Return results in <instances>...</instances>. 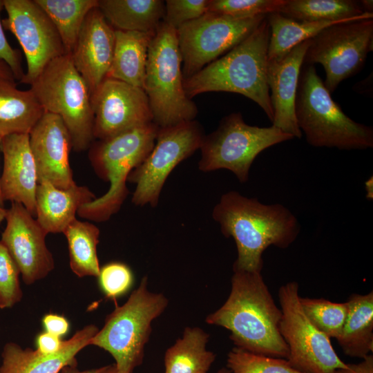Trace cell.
<instances>
[{"instance_id":"obj_28","label":"cell","mask_w":373,"mask_h":373,"mask_svg":"<svg viewBox=\"0 0 373 373\" xmlns=\"http://www.w3.org/2000/svg\"><path fill=\"white\" fill-rule=\"evenodd\" d=\"M278 12L303 22L349 21L372 19L364 13L358 1L353 0H285Z\"/></svg>"},{"instance_id":"obj_36","label":"cell","mask_w":373,"mask_h":373,"mask_svg":"<svg viewBox=\"0 0 373 373\" xmlns=\"http://www.w3.org/2000/svg\"><path fill=\"white\" fill-rule=\"evenodd\" d=\"M98 278L103 292L112 299L126 293L133 283L129 267L119 262H110L100 268Z\"/></svg>"},{"instance_id":"obj_16","label":"cell","mask_w":373,"mask_h":373,"mask_svg":"<svg viewBox=\"0 0 373 373\" xmlns=\"http://www.w3.org/2000/svg\"><path fill=\"white\" fill-rule=\"evenodd\" d=\"M1 242L19 267L28 285L44 278L55 268L53 256L46 244L48 233L21 204L12 202Z\"/></svg>"},{"instance_id":"obj_38","label":"cell","mask_w":373,"mask_h":373,"mask_svg":"<svg viewBox=\"0 0 373 373\" xmlns=\"http://www.w3.org/2000/svg\"><path fill=\"white\" fill-rule=\"evenodd\" d=\"M3 8V1L0 0V15ZM0 59L3 60L10 68L15 79L19 82L22 80L25 72L22 67L21 54L18 49L13 48L4 34L0 18Z\"/></svg>"},{"instance_id":"obj_5","label":"cell","mask_w":373,"mask_h":373,"mask_svg":"<svg viewBox=\"0 0 373 373\" xmlns=\"http://www.w3.org/2000/svg\"><path fill=\"white\" fill-rule=\"evenodd\" d=\"M298 126L309 144L341 150L373 147V128L358 123L332 98L313 65L302 66L295 103Z\"/></svg>"},{"instance_id":"obj_26","label":"cell","mask_w":373,"mask_h":373,"mask_svg":"<svg viewBox=\"0 0 373 373\" xmlns=\"http://www.w3.org/2000/svg\"><path fill=\"white\" fill-rule=\"evenodd\" d=\"M98 8L117 30L155 32L164 15L161 0H99Z\"/></svg>"},{"instance_id":"obj_43","label":"cell","mask_w":373,"mask_h":373,"mask_svg":"<svg viewBox=\"0 0 373 373\" xmlns=\"http://www.w3.org/2000/svg\"><path fill=\"white\" fill-rule=\"evenodd\" d=\"M0 77L15 81L10 67L1 59H0Z\"/></svg>"},{"instance_id":"obj_40","label":"cell","mask_w":373,"mask_h":373,"mask_svg":"<svg viewBox=\"0 0 373 373\" xmlns=\"http://www.w3.org/2000/svg\"><path fill=\"white\" fill-rule=\"evenodd\" d=\"M63 341L59 337L48 332L41 333L37 338V350L45 354L57 352L61 347Z\"/></svg>"},{"instance_id":"obj_46","label":"cell","mask_w":373,"mask_h":373,"mask_svg":"<svg viewBox=\"0 0 373 373\" xmlns=\"http://www.w3.org/2000/svg\"><path fill=\"white\" fill-rule=\"evenodd\" d=\"M100 373H119L115 364L106 365Z\"/></svg>"},{"instance_id":"obj_35","label":"cell","mask_w":373,"mask_h":373,"mask_svg":"<svg viewBox=\"0 0 373 373\" xmlns=\"http://www.w3.org/2000/svg\"><path fill=\"white\" fill-rule=\"evenodd\" d=\"M19 275L18 266L0 241V309L11 308L21 301Z\"/></svg>"},{"instance_id":"obj_2","label":"cell","mask_w":373,"mask_h":373,"mask_svg":"<svg viewBox=\"0 0 373 373\" xmlns=\"http://www.w3.org/2000/svg\"><path fill=\"white\" fill-rule=\"evenodd\" d=\"M230 294L205 321L230 332L236 347L287 359L289 349L279 325L282 317L261 271L233 270Z\"/></svg>"},{"instance_id":"obj_6","label":"cell","mask_w":373,"mask_h":373,"mask_svg":"<svg viewBox=\"0 0 373 373\" xmlns=\"http://www.w3.org/2000/svg\"><path fill=\"white\" fill-rule=\"evenodd\" d=\"M177 29L162 21L147 55L144 90L159 128L194 120L198 108L184 88Z\"/></svg>"},{"instance_id":"obj_22","label":"cell","mask_w":373,"mask_h":373,"mask_svg":"<svg viewBox=\"0 0 373 373\" xmlns=\"http://www.w3.org/2000/svg\"><path fill=\"white\" fill-rule=\"evenodd\" d=\"M96 198L86 186L62 189L41 180L36 190L35 218L48 233H63L76 219L79 209Z\"/></svg>"},{"instance_id":"obj_49","label":"cell","mask_w":373,"mask_h":373,"mask_svg":"<svg viewBox=\"0 0 373 373\" xmlns=\"http://www.w3.org/2000/svg\"><path fill=\"white\" fill-rule=\"evenodd\" d=\"M216 373H230V372L227 367H222L218 370Z\"/></svg>"},{"instance_id":"obj_17","label":"cell","mask_w":373,"mask_h":373,"mask_svg":"<svg viewBox=\"0 0 373 373\" xmlns=\"http://www.w3.org/2000/svg\"><path fill=\"white\" fill-rule=\"evenodd\" d=\"M29 142L38 182L47 180L62 189L77 184L69 162L71 136L59 116L45 112L30 132Z\"/></svg>"},{"instance_id":"obj_19","label":"cell","mask_w":373,"mask_h":373,"mask_svg":"<svg viewBox=\"0 0 373 373\" xmlns=\"http://www.w3.org/2000/svg\"><path fill=\"white\" fill-rule=\"evenodd\" d=\"M310 39L294 47L279 59L267 61V79L274 112L272 125L300 138L295 114L298 79Z\"/></svg>"},{"instance_id":"obj_48","label":"cell","mask_w":373,"mask_h":373,"mask_svg":"<svg viewBox=\"0 0 373 373\" xmlns=\"http://www.w3.org/2000/svg\"><path fill=\"white\" fill-rule=\"evenodd\" d=\"M1 137H0V151H1ZM0 206L4 207V201L2 198L1 188H0Z\"/></svg>"},{"instance_id":"obj_3","label":"cell","mask_w":373,"mask_h":373,"mask_svg":"<svg viewBox=\"0 0 373 373\" xmlns=\"http://www.w3.org/2000/svg\"><path fill=\"white\" fill-rule=\"evenodd\" d=\"M269 27L267 17L245 40L226 54L184 79L191 99L207 92H229L256 102L272 122L274 112L267 79Z\"/></svg>"},{"instance_id":"obj_34","label":"cell","mask_w":373,"mask_h":373,"mask_svg":"<svg viewBox=\"0 0 373 373\" xmlns=\"http://www.w3.org/2000/svg\"><path fill=\"white\" fill-rule=\"evenodd\" d=\"M285 0H209L208 11L234 18L278 12Z\"/></svg>"},{"instance_id":"obj_23","label":"cell","mask_w":373,"mask_h":373,"mask_svg":"<svg viewBox=\"0 0 373 373\" xmlns=\"http://www.w3.org/2000/svg\"><path fill=\"white\" fill-rule=\"evenodd\" d=\"M155 32L115 30L114 53L106 78L144 89L148 50Z\"/></svg>"},{"instance_id":"obj_10","label":"cell","mask_w":373,"mask_h":373,"mask_svg":"<svg viewBox=\"0 0 373 373\" xmlns=\"http://www.w3.org/2000/svg\"><path fill=\"white\" fill-rule=\"evenodd\" d=\"M372 19L332 25L310 39L303 64L323 66V83L331 94L341 82L363 68L368 52L372 51Z\"/></svg>"},{"instance_id":"obj_11","label":"cell","mask_w":373,"mask_h":373,"mask_svg":"<svg viewBox=\"0 0 373 373\" xmlns=\"http://www.w3.org/2000/svg\"><path fill=\"white\" fill-rule=\"evenodd\" d=\"M204 135L195 119L159 128L152 151L128 176L127 182L135 184L132 202L155 207L168 176L179 163L200 149Z\"/></svg>"},{"instance_id":"obj_39","label":"cell","mask_w":373,"mask_h":373,"mask_svg":"<svg viewBox=\"0 0 373 373\" xmlns=\"http://www.w3.org/2000/svg\"><path fill=\"white\" fill-rule=\"evenodd\" d=\"M43 325L46 332L60 336L65 335L69 329L68 320L55 314H48L42 319Z\"/></svg>"},{"instance_id":"obj_42","label":"cell","mask_w":373,"mask_h":373,"mask_svg":"<svg viewBox=\"0 0 373 373\" xmlns=\"http://www.w3.org/2000/svg\"><path fill=\"white\" fill-rule=\"evenodd\" d=\"M104 367L95 369L79 370L77 365H68L64 367L59 373H100Z\"/></svg>"},{"instance_id":"obj_15","label":"cell","mask_w":373,"mask_h":373,"mask_svg":"<svg viewBox=\"0 0 373 373\" xmlns=\"http://www.w3.org/2000/svg\"><path fill=\"white\" fill-rule=\"evenodd\" d=\"M95 140H104L153 122L144 89L105 78L90 95Z\"/></svg>"},{"instance_id":"obj_21","label":"cell","mask_w":373,"mask_h":373,"mask_svg":"<svg viewBox=\"0 0 373 373\" xmlns=\"http://www.w3.org/2000/svg\"><path fill=\"white\" fill-rule=\"evenodd\" d=\"M98 331L95 325H88L63 341L57 352L50 354L8 342L1 352L0 373H59L66 366L77 365L76 355L89 345Z\"/></svg>"},{"instance_id":"obj_4","label":"cell","mask_w":373,"mask_h":373,"mask_svg":"<svg viewBox=\"0 0 373 373\" xmlns=\"http://www.w3.org/2000/svg\"><path fill=\"white\" fill-rule=\"evenodd\" d=\"M159 127L153 122L136 127L113 137L93 141L88 159L96 175L108 182V191L82 206L77 215L95 222H104L117 213L126 199L129 173L152 151Z\"/></svg>"},{"instance_id":"obj_7","label":"cell","mask_w":373,"mask_h":373,"mask_svg":"<svg viewBox=\"0 0 373 373\" xmlns=\"http://www.w3.org/2000/svg\"><path fill=\"white\" fill-rule=\"evenodd\" d=\"M147 286L144 276L127 301L106 316L104 327L89 343L112 355L119 373H132L142 363L151 323L168 305L162 294L152 292Z\"/></svg>"},{"instance_id":"obj_33","label":"cell","mask_w":373,"mask_h":373,"mask_svg":"<svg viewBox=\"0 0 373 373\" xmlns=\"http://www.w3.org/2000/svg\"><path fill=\"white\" fill-rule=\"evenodd\" d=\"M230 373H303L294 368L285 358L272 357L233 347L227 354Z\"/></svg>"},{"instance_id":"obj_9","label":"cell","mask_w":373,"mask_h":373,"mask_svg":"<svg viewBox=\"0 0 373 373\" xmlns=\"http://www.w3.org/2000/svg\"><path fill=\"white\" fill-rule=\"evenodd\" d=\"M293 138L273 125H249L240 113H232L220 120L214 131L204 135L198 169L203 172L229 170L244 183L248 181L251 166L262 151Z\"/></svg>"},{"instance_id":"obj_8","label":"cell","mask_w":373,"mask_h":373,"mask_svg":"<svg viewBox=\"0 0 373 373\" xmlns=\"http://www.w3.org/2000/svg\"><path fill=\"white\" fill-rule=\"evenodd\" d=\"M30 86L44 111L59 116L64 122L73 149L77 153L88 149L95 140L90 93L70 54L51 61Z\"/></svg>"},{"instance_id":"obj_47","label":"cell","mask_w":373,"mask_h":373,"mask_svg":"<svg viewBox=\"0 0 373 373\" xmlns=\"http://www.w3.org/2000/svg\"><path fill=\"white\" fill-rule=\"evenodd\" d=\"M7 209L0 206V224L6 219Z\"/></svg>"},{"instance_id":"obj_27","label":"cell","mask_w":373,"mask_h":373,"mask_svg":"<svg viewBox=\"0 0 373 373\" xmlns=\"http://www.w3.org/2000/svg\"><path fill=\"white\" fill-rule=\"evenodd\" d=\"M209 335L200 327H186L164 354V373H207L216 355L206 349Z\"/></svg>"},{"instance_id":"obj_37","label":"cell","mask_w":373,"mask_h":373,"mask_svg":"<svg viewBox=\"0 0 373 373\" xmlns=\"http://www.w3.org/2000/svg\"><path fill=\"white\" fill-rule=\"evenodd\" d=\"M209 0H166L162 21L178 29L207 12Z\"/></svg>"},{"instance_id":"obj_31","label":"cell","mask_w":373,"mask_h":373,"mask_svg":"<svg viewBox=\"0 0 373 373\" xmlns=\"http://www.w3.org/2000/svg\"><path fill=\"white\" fill-rule=\"evenodd\" d=\"M57 28L68 54L77 43L86 17L99 0H35Z\"/></svg>"},{"instance_id":"obj_41","label":"cell","mask_w":373,"mask_h":373,"mask_svg":"<svg viewBox=\"0 0 373 373\" xmlns=\"http://www.w3.org/2000/svg\"><path fill=\"white\" fill-rule=\"evenodd\" d=\"M335 373H373V356L370 354L357 363H347V366Z\"/></svg>"},{"instance_id":"obj_30","label":"cell","mask_w":373,"mask_h":373,"mask_svg":"<svg viewBox=\"0 0 373 373\" xmlns=\"http://www.w3.org/2000/svg\"><path fill=\"white\" fill-rule=\"evenodd\" d=\"M267 20L269 27L268 60L281 58L294 47L313 38L324 28L345 22L298 21L286 17L278 12L267 15Z\"/></svg>"},{"instance_id":"obj_44","label":"cell","mask_w":373,"mask_h":373,"mask_svg":"<svg viewBox=\"0 0 373 373\" xmlns=\"http://www.w3.org/2000/svg\"><path fill=\"white\" fill-rule=\"evenodd\" d=\"M361 9L364 13L373 14V1L361 0L358 1Z\"/></svg>"},{"instance_id":"obj_18","label":"cell","mask_w":373,"mask_h":373,"mask_svg":"<svg viewBox=\"0 0 373 373\" xmlns=\"http://www.w3.org/2000/svg\"><path fill=\"white\" fill-rule=\"evenodd\" d=\"M115 42V30L98 7L85 18L75 46L70 53L73 64L86 82L90 95L106 77Z\"/></svg>"},{"instance_id":"obj_13","label":"cell","mask_w":373,"mask_h":373,"mask_svg":"<svg viewBox=\"0 0 373 373\" xmlns=\"http://www.w3.org/2000/svg\"><path fill=\"white\" fill-rule=\"evenodd\" d=\"M266 17L234 18L207 12L179 27L177 35L184 79L241 43Z\"/></svg>"},{"instance_id":"obj_24","label":"cell","mask_w":373,"mask_h":373,"mask_svg":"<svg viewBox=\"0 0 373 373\" xmlns=\"http://www.w3.org/2000/svg\"><path fill=\"white\" fill-rule=\"evenodd\" d=\"M45 113L32 91L0 77V137L29 134Z\"/></svg>"},{"instance_id":"obj_32","label":"cell","mask_w":373,"mask_h":373,"mask_svg":"<svg viewBox=\"0 0 373 373\" xmlns=\"http://www.w3.org/2000/svg\"><path fill=\"white\" fill-rule=\"evenodd\" d=\"M299 300L305 315L320 332L329 338L336 339L340 336L347 315V302L301 296Z\"/></svg>"},{"instance_id":"obj_29","label":"cell","mask_w":373,"mask_h":373,"mask_svg":"<svg viewBox=\"0 0 373 373\" xmlns=\"http://www.w3.org/2000/svg\"><path fill=\"white\" fill-rule=\"evenodd\" d=\"M68 248L69 264L78 277H98L100 267L97 256L99 229L88 221L75 219L63 232Z\"/></svg>"},{"instance_id":"obj_14","label":"cell","mask_w":373,"mask_h":373,"mask_svg":"<svg viewBox=\"0 0 373 373\" xmlns=\"http://www.w3.org/2000/svg\"><path fill=\"white\" fill-rule=\"evenodd\" d=\"M3 1L7 12L3 28L15 36L26 59L20 82L30 85L51 61L68 53L54 23L35 0Z\"/></svg>"},{"instance_id":"obj_20","label":"cell","mask_w":373,"mask_h":373,"mask_svg":"<svg viewBox=\"0 0 373 373\" xmlns=\"http://www.w3.org/2000/svg\"><path fill=\"white\" fill-rule=\"evenodd\" d=\"M3 169L0 188L3 201L21 204L36 216L37 167L29 142V134H12L1 137Z\"/></svg>"},{"instance_id":"obj_45","label":"cell","mask_w":373,"mask_h":373,"mask_svg":"<svg viewBox=\"0 0 373 373\" xmlns=\"http://www.w3.org/2000/svg\"><path fill=\"white\" fill-rule=\"evenodd\" d=\"M365 188L367 191L366 197L369 199H372L373 194H372V178L371 177V179L370 178L365 182Z\"/></svg>"},{"instance_id":"obj_1","label":"cell","mask_w":373,"mask_h":373,"mask_svg":"<svg viewBox=\"0 0 373 373\" xmlns=\"http://www.w3.org/2000/svg\"><path fill=\"white\" fill-rule=\"evenodd\" d=\"M222 233L237 248L233 270L261 271L262 254L269 246L285 249L297 238L300 224L281 204H265L236 191L224 193L212 211Z\"/></svg>"},{"instance_id":"obj_12","label":"cell","mask_w":373,"mask_h":373,"mask_svg":"<svg viewBox=\"0 0 373 373\" xmlns=\"http://www.w3.org/2000/svg\"><path fill=\"white\" fill-rule=\"evenodd\" d=\"M296 281L282 285L278 298L282 312L280 333L289 349L287 361L303 373H335L345 367L330 338L320 332L303 312Z\"/></svg>"},{"instance_id":"obj_25","label":"cell","mask_w":373,"mask_h":373,"mask_svg":"<svg viewBox=\"0 0 373 373\" xmlns=\"http://www.w3.org/2000/svg\"><path fill=\"white\" fill-rule=\"evenodd\" d=\"M341 334L336 339L344 354L363 358L373 352V292L352 294Z\"/></svg>"}]
</instances>
